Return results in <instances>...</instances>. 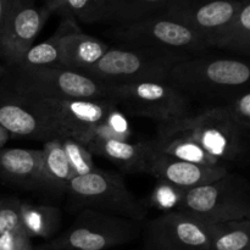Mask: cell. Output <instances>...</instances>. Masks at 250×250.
Segmentation results:
<instances>
[{"label": "cell", "instance_id": "6da1fadb", "mask_svg": "<svg viewBox=\"0 0 250 250\" xmlns=\"http://www.w3.org/2000/svg\"><path fill=\"white\" fill-rule=\"evenodd\" d=\"M188 58L190 56L175 51L117 46L109 48L84 75L106 84L168 82L172 68Z\"/></svg>", "mask_w": 250, "mask_h": 250}, {"label": "cell", "instance_id": "7a4b0ae2", "mask_svg": "<svg viewBox=\"0 0 250 250\" xmlns=\"http://www.w3.org/2000/svg\"><path fill=\"white\" fill-rule=\"evenodd\" d=\"M158 136L189 139L220 161L234 160L244 150V132L225 106L189 112L181 119L160 124Z\"/></svg>", "mask_w": 250, "mask_h": 250}, {"label": "cell", "instance_id": "3957f363", "mask_svg": "<svg viewBox=\"0 0 250 250\" xmlns=\"http://www.w3.org/2000/svg\"><path fill=\"white\" fill-rule=\"evenodd\" d=\"M7 82L20 95L34 99H107L110 88L106 83L62 66L14 68Z\"/></svg>", "mask_w": 250, "mask_h": 250}, {"label": "cell", "instance_id": "277c9868", "mask_svg": "<svg viewBox=\"0 0 250 250\" xmlns=\"http://www.w3.org/2000/svg\"><path fill=\"white\" fill-rule=\"evenodd\" d=\"M22 98H24L32 111L45 124L55 138H70L85 146L94 138L103 120L116 106L109 99L59 100Z\"/></svg>", "mask_w": 250, "mask_h": 250}, {"label": "cell", "instance_id": "5b68a950", "mask_svg": "<svg viewBox=\"0 0 250 250\" xmlns=\"http://www.w3.org/2000/svg\"><path fill=\"white\" fill-rule=\"evenodd\" d=\"M181 211L209 224H226L249 219V188L236 175L224 176L208 185L186 189L181 198Z\"/></svg>", "mask_w": 250, "mask_h": 250}, {"label": "cell", "instance_id": "8992f818", "mask_svg": "<svg viewBox=\"0 0 250 250\" xmlns=\"http://www.w3.org/2000/svg\"><path fill=\"white\" fill-rule=\"evenodd\" d=\"M250 68L246 62L234 59L188 58L172 68L168 82L186 94H221L236 89H248Z\"/></svg>", "mask_w": 250, "mask_h": 250}, {"label": "cell", "instance_id": "52a82bcc", "mask_svg": "<svg viewBox=\"0 0 250 250\" xmlns=\"http://www.w3.org/2000/svg\"><path fill=\"white\" fill-rule=\"evenodd\" d=\"M67 192L85 210L142 221L146 216L143 204L132 194L125 181L115 173L95 168L87 175L71 180Z\"/></svg>", "mask_w": 250, "mask_h": 250}, {"label": "cell", "instance_id": "ba28073f", "mask_svg": "<svg viewBox=\"0 0 250 250\" xmlns=\"http://www.w3.org/2000/svg\"><path fill=\"white\" fill-rule=\"evenodd\" d=\"M107 99L129 114L149 117L160 124L181 119L190 112L187 95L170 82L109 84Z\"/></svg>", "mask_w": 250, "mask_h": 250}, {"label": "cell", "instance_id": "9c48e42d", "mask_svg": "<svg viewBox=\"0 0 250 250\" xmlns=\"http://www.w3.org/2000/svg\"><path fill=\"white\" fill-rule=\"evenodd\" d=\"M114 37L127 46L175 51L189 55L210 48L203 37L170 17L156 15L128 24H120Z\"/></svg>", "mask_w": 250, "mask_h": 250}, {"label": "cell", "instance_id": "30bf717a", "mask_svg": "<svg viewBox=\"0 0 250 250\" xmlns=\"http://www.w3.org/2000/svg\"><path fill=\"white\" fill-rule=\"evenodd\" d=\"M137 224L125 217L84 210L51 247L56 250H106L136 238Z\"/></svg>", "mask_w": 250, "mask_h": 250}, {"label": "cell", "instance_id": "8fae6325", "mask_svg": "<svg viewBox=\"0 0 250 250\" xmlns=\"http://www.w3.org/2000/svg\"><path fill=\"white\" fill-rule=\"evenodd\" d=\"M49 11L39 7L36 0H11L0 26V58L12 70L34 44L45 24Z\"/></svg>", "mask_w": 250, "mask_h": 250}, {"label": "cell", "instance_id": "7c38bea8", "mask_svg": "<svg viewBox=\"0 0 250 250\" xmlns=\"http://www.w3.org/2000/svg\"><path fill=\"white\" fill-rule=\"evenodd\" d=\"M246 0H171L160 15L181 22L214 48Z\"/></svg>", "mask_w": 250, "mask_h": 250}, {"label": "cell", "instance_id": "4fadbf2b", "mask_svg": "<svg viewBox=\"0 0 250 250\" xmlns=\"http://www.w3.org/2000/svg\"><path fill=\"white\" fill-rule=\"evenodd\" d=\"M215 227L187 212H166L150 222L148 242L155 250H210Z\"/></svg>", "mask_w": 250, "mask_h": 250}, {"label": "cell", "instance_id": "5bb4252c", "mask_svg": "<svg viewBox=\"0 0 250 250\" xmlns=\"http://www.w3.org/2000/svg\"><path fill=\"white\" fill-rule=\"evenodd\" d=\"M60 66L84 75L94 66L110 46L95 37L85 34L71 19H66L58 31Z\"/></svg>", "mask_w": 250, "mask_h": 250}, {"label": "cell", "instance_id": "9a60e30c", "mask_svg": "<svg viewBox=\"0 0 250 250\" xmlns=\"http://www.w3.org/2000/svg\"><path fill=\"white\" fill-rule=\"evenodd\" d=\"M0 127L10 136L32 139L55 138L50 129L32 111L29 105L17 94L9 82L0 80Z\"/></svg>", "mask_w": 250, "mask_h": 250}, {"label": "cell", "instance_id": "2e32d148", "mask_svg": "<svg viewBox=\"0 0 250 250\" xmlns=\"http://www.w3.org/2000/svg\"><path fill=\"white\" fill-rule=\"evenodd\" d=\"M149 173L171 187L186 190L220 180L229 172L224 165L188 163L154 153Z\"/></svg>", "mask_w": 250, "mask_h": 250}, {"label": "cell", "instance_id": "e0dca14e", "mask_svg": "<svg viewBox=\"0 0 250 250\" xmlns=\"http://www.w3.org/2000/svg\"><path fill=\"white\" fill-rule=\"evenodd\" d=\"M0 177L26 188L50 189L42 159V150L0 149Z\"/></svg>", "mask_w": 250, "mask_h": 250}, {"label": "cell", "instance_id": "ac0fdd59", "mask_svg": "<svg viewBox=\"0 0 250 250\" xmlns=\"http://www.w3.org/2000/svg\"><path fill=\"white\" fill-rule=\"evenodd\" d=\"M171 0H95L83 22L128 24L163 12Z\"/></svg>", "mask_w": 250, "mask_h": 250}, {"label": "cell", "instance_id": "d6986e66", "mask_svg": "<svg viewBox=\"0 0 250 250\" xmlns=\"http://www.w3.org/2000/svg\"><path fill=\"white\" fill-rule=\"evenodd\" d=\"M92 154L107 159L128 172H148L154 156L151 142L133 143L131 141L94 138L87 146Z\"/></svg>", "mask_w": 250, "mask_h": 250}, {"label": "cell", "instance_id": "ffe728a7", "mask_svg": "<svg viewBox=\"0 0 250 250\" xmlns=\"http://www.w3.org/2000/svg\"><path fill=\"white\" fill-rule=\"evenodd\" d=\"M42 159L51 190L66 192L75 173L68 163L60 138H51L44 143Z\"/></svg>", "mask_w": 250, "mask_h": 250}, {"label": "cell", "instance_id": "44dd1931", "mask_svg": "<svg viewBox=\"0 0 250 250\" xmlns=\"http://www.w3.org/2000/svg\"><path fill=\"white\" fill-rule=\"evenodd\" d=\"M151 146L155 153L177 160L203 164V165H222L219 159L210 155L199 144L181 137L158 136L155 141L151 142Z\"/></svg>", "mask_w": 250, "mask_h": 250}, {"label": "cell", "instance_id": "7402d4cb", "mask_svg": "<svg viewBox=\"0 0 250 250\" xmlns=\"http://www.w3.org/2000/svg\"><path fill=\"white\" fill-rule=\"evenodd\" d=\"M214 48L248 54L250 49V1L246 0L236 16L220 34Z\"/></svg>", "mask_w": 250, "mask_h": 250}, {"label": "cell", "instance_id": "603a6c76", "mask_svg": "<svg viewBox=\"0 0 250 250\" xmlns=\"http://www.w3.org/2000/svg\"><path fill=\"white\" fill-rule=\"evenodd\" d=\"M59 211L50 207L21 203L22 227L29 237H48L59 225Z\"/></svg>", "mask_w": 250, "mask_h": 250}, {"label": "cell", "instance_id": "cb8c5ba5", "mask_svg": "<svg viewBox=\"0 0 250 250\" xmlns=\"http://www.w3.org/2000/svg\"><path fill=\"white\" fill-rule=\"evenodd\" d=\"M210 250H250L249 219L216 224Z\"/></svg>", "mask_w": 250, "mask_h": 250}, {"label": "cell", "instance_id": "d4e9b609", "mask_svg": "<svg viewBox=\"0 0 250 250\" xmlns=\"http://www.w3.org/2000/svg\"><path fill=\"white\" fill-rule=\"evenodd\" d=\"M61 54L58 34H54L42 43L33 44L27 50L21 62L15 68H33L44 66H60ZM14 70V68H12Z\"/></svg>", "mask_w": 250, "mask_h": 250}, {"label": "cell", "instance_id": "484cf974", "mask_svg": "<svg viewBox=\"0 0 250 250\" xmlns=\"http://www.w3.org/2000/svg\"><path fill=\"white\" fill-rule=\"evenodd\" d=\"M132 136L131 127L124 114H121L119 107L115 106L107 116L103 120L102 124L95 132L94 138L116 139V141H129ZM93 138V139H94Z\"/></svg>", "mask_w": 250, "mask_h": 250}, {"label": "cell", "instance_id": "4316f807", "mask_svg": "<svg viewBox=\"0 0 250 250\" xmlns=\"http://www.w3.org/2000/svg\"><path fill=\"white\" fill-rule=\"evenodd\" d=\"M60 141L68 159V163H70L73 173H75V177L76 176L87 175V173L92 172L97 168L93 163L92 153L87 146L70 138H60Z\"/></svg>", "mask_w": 250, "mask_h": 250}, {"label": "cell", "instance_id": "83f0119b", "mask_svg": "<svg viewBox=\"0 0 250 250\" xmlns=\"http://www.w3.org/2000/svg\"><path fill=\"white\" fill-rule=\"evenodd\" d=\"M95 0H46V10L49 14L59 12L61 15H66L67 19L72 20V17H77L83 21L88 10L92 7Z\"/></svg>", "mask_w": 250, "mask_h": 250}, {"label": "cell", "instance_id": "f1b7e54d", "mask_svg": "<svg viewBox=\"0 0 250 250\" xmlns=\"http://www.w3.org/2000/svg\"><path fill=\"white\" fill-rule=\"evenodd\" d=\"M23 229L21 220V202L6 199L0 202V237L9 232Z\"/></svg>", "mask_w": 250, "mask_h": 250}, {"label": "cell", "instance_id": "f546056e", "mask_svg": "<svg viewBox=\"0 0 250 250\" xmlns=\"http://www.w3.org/2000/svg\"><path fill=\"white\" fill-rule=\"evenodd\" d=\"M229 112L232 119L234 120L239 128L248 133L250 128V93L249 90L239 93L237 97L232 99L231 104L225 106Z\"/></svg>", "mask_w": 250, "mask_h": 250}, {"label": "cell", "instance_id": "4dcf8cb0", "mask_svg": "<svg viewBox=\"0 0 250 250\" xmlns=\"http://www.w3.org/2000/svg\"><path fill=\"white\" fill-rule=\"evenodd\" d=\"M0 250H33L31 237L24 229L2 234L0 237Z\"/></svg>", "mask_w": 250, "mask_h": 250}, {"label": "cell", "instance_id": "1f68e13d", "mask_svg": "<svg viewBox=\"0 0 250 250\" xmlns=\"http://www.w3.org/2000/svg\"><path fill=\"white\" fill-rule=\"evenodd\" d=\"M10 1L11 0H0V26H1L5 16H6V12L10 6Z\"/></svg>", "mask_w": 250, "mask_h": 250}, {"label": "cell", "instance_id": "d6a6232c", "mask_svg": "<svg viewBox=\"0 0 250 250\" xmlns=\"http://www.w3.org/2000/svg\"><path fill=\"white\" fill-rule=\"evenodd\" d=\"M9 138H10V134L7 133L2 127H0V149L6 144V142L9 141Z\"/></svg>", "mask_w": 250, "mask_h": 250}, {"label": "cell", "instance_id": "836d02e7", "mask_svg": "<svg viewBox=\"0 0 250 250\" xmlns=\"http://www.w3.org/2000/svg\"><path fill=\"white\" fill-rule=\"evenodd\" d=\"M6 73H7L6 68H5L4 66L1 65V62H0V80H1V78L4 77V76H6Z\"/></svg>", "mask_w": 250, "mask_h": 250}]
</instances>
